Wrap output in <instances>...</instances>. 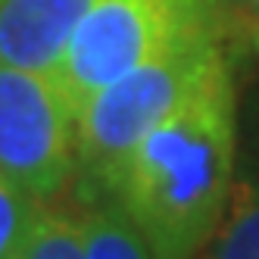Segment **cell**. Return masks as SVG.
<instances>
[{
    "mask_svg": "<svg viewBox=\"0 0 259 259\" xmlns=\"http://www.w3.org/2000/svg\"><path fill=\"white\" fill-rule=\"evenodd\" d=\"M234 188V75L212 69L122 162L109 197L144 231L156 259H197Z\"/></svg>",
    "mask_w": 259,
    "mask_h": 259,
    "instance_id": "cell-1",
    "label": "cell"
},
{
    "mask_svg": "<svg viewBox=\"0 0 259 259\" xmlns=\"http://www.w3.org/2000/svg\"><path fill=\"white\" fill-rule=\"evenodd\" d=\"M225 60V28L200 31L91 97L78 113V162L72 181L78 203L109 197L132 150Z\"/></svg>",
    "mask_w": 259,
    "mask_h": 259,
    "instance_id": "cell-2",
    "label": "cell"
},
{
    "mask_svg": "<svg viewBox=\"0 0 259 259\" xmlns=\"http://www.w3.org/2000/svg\"><path fill=\"white\" fill-rule=\"evenodd\" d=\"M225 22L228 13L219 0H94L53 69V81L78 116L122 75Z\"/></svg>",
    "mask_w": 259,
    "mask_h": 259,
    "instance_id": "cell-3",
    "label": "cell"
},
{
    "mask_svg": "<svg viewBox=\"0 0 259 259\" xmlns=\"http://www.w3.org/2000/svg\"><path fill=\"white\" fill-rule=\"evenodd\" d=\"M78 116L53 75L0 63V175L38 200L75 181Z\"/></svg>",
    "mask_w": 259,
    "mask_h": 259,
    "instance_id": "cell-4",
    "label": "cell"
},
{
    "mask_svg": "<svg viewBox=\"0 0 259 259\" xmlns=\"http://www.w3.org/2000/svg\"><path fill=\"white\" fill-rule=\"evenodd\" d=\"M94 0H0V63L53 75Z\"/></svg>",
    "mask_w": 259,
    "mask_h": 259,
    "instance_id": "cell-5",
    "label": "cell"
},
{
    "mask_svg": "<svg viewBox=\"0 0 259 259\" xmlns=\"http://www.w3.org/2000/svg\"><path fill=\"white\" fill-rule=\"evenodd\" d=\"M78 219L88 259H156L144 231L116 197L81 203Z\"/></svg>",
    "mask_w": 259,
    "mask_h": 259,
    "instance_id": "cell-6",
    "label": "cell"
},
{
    "mask_svg": "<svg viewBox=\"0 0 259 259\" xmlns=\"http://www.w3.org/2000/svg\"><path fill=\"white\" fill-rule=\"evenodd\" d=\"M197 259H259V178H240Z\"/></svg>",
    "mask_w": 259,
    "mask_h": 259,
    "instance_id": "cell-7",
    "label": "cell"
},
{
    "mask_svg": "<svg viewBox=\"0 0 259 259\" xmlns=\"http://www.w3.org/2000/svg\"><path fill=\"white\" fill-rule=\"evenodd\" d=\"M22 259H88L78 212L44 203Z\"/></svg>",
    "mask_w": 259,
    "mask_h": 259,
    "instance_id": "cell-8",
    "label": "cell"
},
{
    "mask_svg": "<svg viewBox=\"0 0 259 259\" xmlns=\"http://www.w3.org/2000/svg\"><path fill=\"white\" fill-rule=\"evenodd\" d=\"M44 200L0 175V259H22Z\"/></svg>",
    "mask_w": 259,
    "mask_h": 259,
    "instance_id": "cell-9",
    "label": "cell"
},
{
    "mask_svg": "<svg viewBox=\"0 0 259 259\" xmlns=\"http://www.w3.org/2000/svg\"><path fill=\"white\" fill-rule=\"evenodd\" d=\"M219 4L225 7V13L234 10V13H244V16H256V22H259V0H219Z\"/></svg>",
    "mask_w": 259,
    "mask_h": 259,
    "instance_id": "cell-10",
    "label": "cell"
},
{
    "mask_svg": "<svg viewBox=\"0 0 259 259\" xmlns=\"http://www.w3.org/2000/svg\"><path fill=\"white\" fill-rule=\"evenodd\" d=\"M253 47H256V53H259V22H256V31H253Z\"/></svg>",
    "mask_w": 259,
    "mask_h": 259,
    "instance_id": "cell-11",
    "label": "cell"
}]
</instances>
